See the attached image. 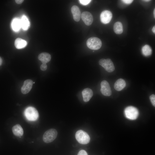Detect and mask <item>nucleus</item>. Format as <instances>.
I'll use <instances>...</instances> for the list:
<instances>
[{
    "label": "nucleus",
    "mask_w": 155,
    "mask_h": 155,
    "mask_svg": "<svg viewBox=\"0 0 155 155\" xmlns=\"http://www.w3.org/2000/svg\"><path fill=\"white\" fill-rule=\"evenodd\" d=\"M24 115L26 118L30 121L36 120L38 117V111L35 108L29 106L26 108L24 112Z\"/></svg>",
    "instance_id": "2"
},
{
    "label": "nucleus",
    "mask_w": 155,
    "mask_h": 155,
    "mask_svg": "<svg viewBox=\"0 0 155 155\" xmlns=\"http://www.w3.org/2000/svg\"><path fill=\"white\" fill-rule=\"evenodd\" d=\"M122 1L124 3L129 4L131 3L133 1L132 0H123Z\"/></svg>",
    "instance_id": "25"
},
{
    "label": "nucleus",
    "mask_w": 155,
    "mask_h": 155,
    "mask_svg": "<svg viewBox=\"0 0 155 155\" xmlns=\"http://www.w3.org/2000/svg\"><path fill=\"white\" fill-rule=\"evenodd\" d=\"M99 63L108 72H111L115 70L113 63L110 59H100L99 61Z\"/></svg>",
    "instance_id": "6"
},
{
    "label": "nucleus",
    "mask_w": 155,
    "mask_h": 155,
    "mask_svg": "<svg viewBox=\"0 0 155 155\" xmlns=\"http://www.w3.org/2000/svg\"><path fill=\"white\" fill-rule=\"evenodd\" d=\"M77 155H88L87 152L84 150H81L78 152Z\"/></svg>",
    "instance_id": "24"
},
{
    "label": "nucleus",
    "mask_w": 155,
    "mask_h": 155,
    "mask_svg": "<svg viewBox=\"0 0 155 155\" xmlns=\"http://www.w3.org/2000/svg\"><path fill=\"white\" fill-rule=\"evenodd\" d=\"M112 18V14L111 11L105 10L102 11L100 15L101 22L104 24H107L111 21Z\"/></svg>",
    "instance_id": "8"
},
{
    "label": "nucleus",
    "mask_w": 155,
    "mask_h": 155,
    "mask_svg": "<svg viewBox=\"0 0 155 155\" xmlns=\"http://www.w3.org/2000/svg\"><path fill=\"white\" fill-rule=\"evenodd\" d=\"M113 29L115 32L118 34H122L123 31V28L122 24L119 22L115 23L113 26Z\"/></svg>",
    "instance_id": "17"
},
{
    "label": "nucleus",
    "mask_w": 155,
    "mask_h": 155,
    "mask_svg": "<svg viewBox=\"0 0 155 155\" xmlns=\"http://www.w3.org/2000/svg\"><path fill=\"white\" fill-rule=\"evenodd\" d=\"M75 137L78 142L82 144H88L90 140L89 135L87 133L82 130H79L76 132Z\"/></svg>",
    "instance_id": "1"
},
{
    "label": "nucleus",
    "mask_w": 155,
    "mask_h": 155,
    "mask_svg": "<svg viewBox=\"0 0 155 155\" xmlns=\"http://www.w3.org/2000/svg\"><path fill=\"white\" fill-rule=\"evenodd\" d=\"M84 101L87 102L89 101L93 95L92 90L89 88L84 89L82 92Z\"/></svg>",
    "instance_id": "12"
},
{
    "label": "nucleus",
    "mask_w": 155,
    "mask_h": 155,
    "mask_svg": "<svg viewBox=\"0 0 155 155\" xmlns=\"http://www.w3.org/2000/svg\"><path fill=\"white\" fill-rule=\"evenodd\" d=\"M57 131L54 129H51L46 131L44 134L43 140L46 143H48L53 141L57 137Z\"/></svg>",
    "instance_id": "4"
},
{
    "label": "nucleus",
    "mask_w": 155,
    "mask_h": 155,
    "mask_svg": "<svg viewBox=\"0 0 155 155\" xmlns=\"http://www.w3.org/2000/svg\"><path fill=\"white\" fill-rule=\"evenodd\" d=\"M86 44L90 49L97 50L100 49L102 45L101 40L98 38L92 37L89 38L86 42Z\"/></svg>",
    "instance_id": "3"
},
{
    "label": "nucleus",
    "mask_w": 155,
    "mask_h": 155,
    "mask_svg": "<svg viewBox=\"0 0 155 155\" xmlns=\"http://www.w3.org/2000/svg\"><path fill=\"white\" fill-rule=\"evenodd\" d=\"M71 10L74 20L77 22L79 21L81 16V11L79 7L77 6L73 5L71 7Z\"/></svg>",
    "instance_id": "11"
},
{
    "label": "nucleus",
    "mask_w": 155,
    "mask_h": 155,
    "mask_svg": "<svg viewBox=\"0 0 155 155\" xmlns=\"http://www.w3.org/2000/svg\"><path fill=\"white\" fill-rule=\"evenodd\" d=\"M33 83L34 84V83H35V82H33Z\"/></svg>",
    "instance_id": "31"
},
{
    "label": "nucleus",
    "mask_w": 155,
    "mask_h": 155,
    "mask_svg": "<svg viewBox=\"0 0 155 155\" xmlns=\"http://www.w3.org/2000/svg\"><path fill=\"white\" fill-rule=\"evenodd\" d=\"M12 27L14 31H19L21 27L20 20L17 18L14 19L12 23Z\"/></svg>",
    "instance_id": "19"
},
{
    "label": "nucleus",
    "mask_w": 155,
    "mask_h": 155,
    "mask_svg": "<svg viewBox=\"0 0 155 155\" xmlns=\"http://www.w3.org/2000/svg\"><path fill=\"white\" fill-rule=\"evenodd\" d=\"M2 62V60L1 58L0 57V66L1 65Z\"/></svg>",
    "instance_id": "28"
},
{
    "label": "nucleus",
    "mask_w": 155,
    "mask_h": 155,
    "mask_svg": "<svg viewBox=\"0 0 155 155\" xmlns=\"http://www.w3.org/2000/svg\"><path fill=\"white\" fill-rule=\"evenodd\" d=\"M124 114L125 117L128 119L133 120L137 117L139 112L137 109L135 107L130 106L127 107L124 110Z\"/></svg>",
    "instance_id": "5"
},
{
    "label": "nucleus",
    "mask_w": 155,
    "mask_h": 155,
    "mask_svg": "<svg viewBox=\"0 0 155 155\" xmlns=\"http://www.w3.org/2000/svg\"><path fill=\"white\" fill-rule=\"evenodd\" d=\"M51 58V55L46 52H43L40 53L38 57V59L41 61L42 63L46 64L50 61Z\"/></svg>",
    "instance_id": "14"
},
{
    "label": "nucleus",
    "mask_w": 155,
    "mask_h": 155,
    "mask_svg": "<svg viewBox=\"0 0 155 155\" xmlns=\"http://www.w3.org/2000/svg\"><path fill=\"white\" fill-rule=\"evenodd\" d=\"M12 131L15 135L19 137L22 136L24 133L22 127L19 124H17L12 127Z\"/></svg>",
    "instance_id": "15"
},
{
    "label": "nucleus",
    "mask_w": 155,
    "mask_h": 155,
    "mask_svg": "<svg viewBox=\"0 0 155 155\" xmlns=\"http://www.w3.org/2000/svg\"><path fill=\"white\" fill-rule=\"evenodd\" d=\"M21 27L25 30L29 28L30 23L27 18L25 16H23L20 20Z\"/></svg>",
    "instance_id": "18"
},
{
    "label": "nucleus",
    "mask_w": 155,
    "mask_h": 155,
    "mask_svg": "<svg viewBox=\"0 0 155 155\" xmlns=\"http://www.w3.org/2000/svg\"><path fill=\"white\" fill-rule=\"evenodd\" d=\"M81 17L84 23L87 26H90L92 23L93 18L92 14L90 12L85 11L81 14Z\"/></svg>",
    "instance_id": "9"
},
{
    "label": "nucleus",
    "mask_w": 155,
    "mask_h": 155,
    "mask_svg": "<svg viewBox=\"0 0 155 155\" xmlns=\"http://www.w3.org/2000/svg\"><path fill=\"white\" fill-rule=\"evenodd\" d=\"M152 31L155 34V26H154L153 27L152 29Z\"/></svg>",
    "instance_id": "27"
},
{
    "label": "nucleus",
    "mask_w": 155,
    "mask_h": 155,
    "mask_svg": "<svg viewBox=\"0 0 155 155\" xmlns=\"http://www.w3.org/2000/svg\"><path fill=\"white\" fill-rule=\"evenodd\" d=\"M24 1V0H15V2L16 3L18 4H20L22 3L23 1Z\"/></svg>",
    "instance_id": "26"
},
{
    "label": "nucleus",
    "mask_w": 155,
    "mask_h": 155,
    "mask_svg": "<svg viewBox=\"0 0 155 155\" xmlns=\"http://www.w3.org/2000/svg\"><path fill=\"white\" fill-rule=\"evenodd\" d=\"M100 91L102 94L106 96H109L112 94V91L109 84L107 81L104 80L100 84Z\"/></svg>",
    "instance_id": "7"
},
{
    "label": "nucleus",
    "mask_w": 155,
    "mask_h": 155,
    "mask_svg": "<svg viewBox=\"0 0 155 155\" xmlns=\"http://www.w3.org/2000/svg\"><path fill=\"white\" fill-rule=\"evenodd\" d=\"M126 85L125 81L123 79L120 78L117 80L115 82L114 88L116 90L120 91L125 87Z\"/></svg>",
    "instance_id": "13"
},
{
    "label": "nucleus",
    "mask_w": 155,
    "mask_h": 155,
    "mask_svg": "<svg viewBox=\"0 0 155 155\" xmlns=\"http://www.w3.org/2000/svg\"><path fill=\"white\" fill-rule=\"evenodd\" d=\"M80 3L83 5H86L89 3L91 0H80L79 1Z\"/></svg>",
    "instance_id": "22"
},
{
    "label": "nucleus",
    "mask_w": 155,
    "mask_h": 155,
    "mask_svg": "<svg viewBox=\"0 0 155 155\" xmlns=\"http://www.w3.org/2000/svg\"><path fill=\"white\" fill-rule=\"evenodd\" d=\"M15 46L17 49H21L25 47L27 45V42L25 40L20 38H16L15 41Z\"/></svg>",
    "instance_id": "16"
},
{
    "label": "nucleus",
    "mask_w": 155,
    "mask_h": 155,
    "mask_svg": "<svg viewBox=\"0 0 155 155\" xmlns=\"http://www.w3.org/2000/svg\"><path fill=\"white\" fill-rule=\"evenodd\" d=\"M152 49L148 45L146 44L142 48V52L143 54L146 56L150 55L152 53Z\"/></svg>",
    "instance_id": "20"
},
{
    "label": "nucleus",
    "mask_w": 155,
    "mask_h": 155,
    "mask_svg": "<svg viewBox=\"0 0 155 155\" xmlns=\"http://www.w3.org/2000/svg\"><path fill=\"white\" fill-rule=\"evenodd\" d=\"M47 65L46 63H42L40 66V69L41 70L44 71L47 69Z\"/></svg>",
    "instance_id": "23"
},
{
    "label": "nucleus",
    "mask_w": 155,
    "mask_h": 155,
    "mask_svg": "<svg viewBox=\"0 0 155 155\" xmlns=\"http://www.w3.org/2000/svg\"><path fill=\"white\" fill-rule=\"evenodd\" d=\"M154 16V18H155V9H154L153 12Z\"/></svg>",
    "instance_id": "29"
},
{
    "label": "nucleus",
    "mask_w": 155,
    "mask_h": 155,
    "mask_svg": "<svg viewBox=\"0 0 155 155\" xmlns=\"http://www.w3.org/2000/svg\"><path fill=\"white\" fill-rule=\"evenodd\" d=\"M33 83V82L31 80H25L21 88L22 92L24 94L28 93L32 89Z\"/></svg>",
    "instance_id": "10"
},
{
    "label": "nucleus",
    "mask_w": 155,
    "mask_h": 155,
    "mask_svg": "<svg viewBox=\"0 0 155 155\" xmlns=\"http://www.w3.org/2000/svg\"><path fill=\"white\" fill-rule=\"evenodd\" d=\"M150 98L151 102L153 105L155 106V95L154 94H152L150 95Z\"/></svg>",
    "instance_id": "21"
},
{
    "label": "nucleus",
    "mask_w": 155,
    "mask_h": 155,
    "mask_svg": "<svg viewBox=\"0 0 155 155\" xmlns=\"http://www.w3.org/2000/svg\"><path fill=\"white\" fill-rule=\"evenodd\" d=\"M143 1H146V2H149L150 1V0H143Z\"/></svg>",
    "instance_id": "30"
}]
</instances>
